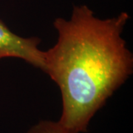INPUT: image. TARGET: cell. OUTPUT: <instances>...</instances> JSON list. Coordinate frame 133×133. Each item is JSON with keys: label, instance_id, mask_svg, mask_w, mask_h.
Returning a JSON list of instances; mask_svg holds the SVG:
<instances>
[{"label": "cell", "instance_id": "3", "mask_svg": "<svg viewBox=\"0 0 133 133\" xmlns=\"http://www.w3.org/2000/svg\"><path fill=\"white\" fill-rule=\"evenodd\" d=\"M26 133H73L64 128L58 122L42 121Z\"/></svg>", "mask_w": 133, "mask_h": 133}, {"label": "cell", "instance_id": "2", "mask_svg": "<svg viewBox=\"0 0 133 133\" xmlns=\"http://www.w3.org/2000/svg\"><path fill=\"white\" fill-rule=\"evenodd\" d=\"M41 39L24 38L15 34L0 20V59L17 58L31 65L43 69V51L38 49Z\"/></svg>", "mask_w": 133, "mask_h": 133}, {"label": "cell", "instance_id": "1", "mask_svg": "<svg viewBox=\"0 0 133 133\" xmlns=\"http://www.w3.org/2000/svg\"><path fill=\"white\" fill-rule=\"evenodd\" d=\"M129 19L122 12L101 19L80 5L70 19H55L57 42L43 51L42 70L60 89L58 122L70 132H86L97 111L132 75V54L121 36Z\"/></svg>", "mask_w": 133, "mask_h": 133}]
</instances>
